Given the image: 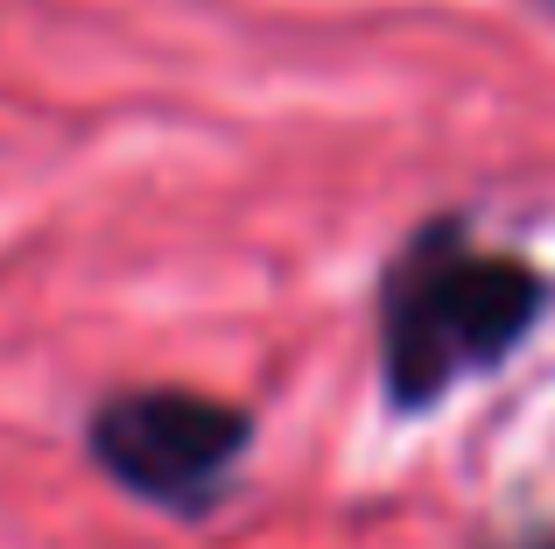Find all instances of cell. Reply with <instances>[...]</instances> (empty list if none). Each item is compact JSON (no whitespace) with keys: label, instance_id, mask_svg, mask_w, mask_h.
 Masks as SVG:
<instances>
[{"label":"cell","instance_id":"obj_1","mask_svg":"<svg viewBox=\"0 0 555 549\" xmlns=\"http://www.w3.org/2000/svg\"><path fill=\"white\" fill-rule=\"evenodd\" d=\"M542 324V274L514 254L464 247L457 226H429L379 289V373L401 416L492 373Z\"/></svg>","mask_w":555,"mask_h":549},{"label":"cell","instance_id":"obj_2","mask_svg":"<svg viewBox=\"0 0 555 549\" xmlns=\"http://www.w3.org/2000/svg\"><path fill=\"white\" fill-rule=\"evenodd\" d=\"M254 423L246 409L197 387H134L92 416V458L113 486L155 500V508H204L246 458Z\"/></svg>","mask_w":555,"mask_h":549}]
</instances>
